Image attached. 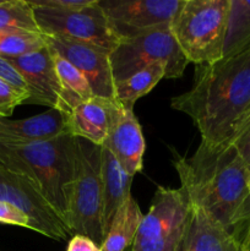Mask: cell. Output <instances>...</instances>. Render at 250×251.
<instances>
[{
    "label": "cell",
    "instance_id": "1",
    "mask_svg": "<svg viewBox=\"0 0 250 251\" xmlns=\"http://www.w3.org/2000/svg\"><path fill=\"white\" fill-rule=\"evenodd\" d=\"M208 147L228 146L250 114V48L212 64L196 65L190 90L172 98Z\"/></svg>",
    "mask_w": 250,
    "mask_h": 251
},
{
    "label": "cell",
    "instance_id": "2",
    "mask_svg": "<svg viewBox=\"0 0 250 251\" xmlns=\"http://www.w3.org/2000/svg\"><path fill=\"white\" fill-rule=\"evenodd\" d=\"M180 186L225 230L238 237L250 221V172L234 146L199 145L190 158L173 161Z\"/></svg>",
    "mask_w": 250,
    "mask_h": 251
},
{
    "label": "cell",
    "instance_id": "3",
    "mask_svg": "<svg viewBox=\"0 0 250 251\" xmlns=\"http://www.w3.org/2000/svg\"><path fill=\"white\" fill-rule=\"evenodd\" d=\"M0 166L28 179L66 226L75 168V137L42 141L0 140Z\"/></svg>",
    "mask_w": 250,
    "mask_h": 251
},
{
    "label": "cell",
    "instance_id": "4",
    "mask_svg": "<svg viewBox=\"0 0 250 251\" xmlns=\"http://www.w3.org/2000/svg\"><path fill=\"white\" fill-rule=\"evenodd\" d=\"M230 0H184L171 29L189 64L202 65L223 58Z\"/></svg>",
    "mask_w": 250,
    "mask_h": 251
},
{
    "label": "cell",
    "instance_id": "5",
    "mask_svg": "<svg viewBox=\"0 0 250 251\" xmlns=\"http://www.w3.org/2000/svg\"><path fill=\"white\" fill-rule=\"evenodd\" d=\"M66 227L71 235H83L102 245L103 183L100 146L75 137V168L69 196Z\"/></svg>",
    "mask_w": 250,
    "mask_h": 251
},
{
    "label": "cell",
    "instance_id": "6",
    "mask_svg": "<svg viewBox=\"0 0 250 251\" xmlns=\"http://www.w3.org/2000/svg\"><path fill=\"white\" fill-rule=\"evenodd\" d=\"M159 61L167 65L166 78H180L189 65L172 33L171 24L122 38L110 53L114 83Z\"/></svg>",
    "mask_w": 250,
    "mask_h": 251
},
{
    "label": "cell",
    "instance_id": "7",
    "mask_svg": "<svg viewBox=\"0 0 250 251\" xmlns=\"http://www.w3.org/2000/svg\"><path fill=\"white\" fill-rule=\"evenodd\" d=\"M190 215V201L183 186H158L141 221L131 251H176Z\"/></svg>",
    "mask_w": 250,
    "mask_h": 251
},
{
    "label": "cell",
    "instance_id": "8",
    "mask_svg": "<svg viewBox=\"0 0 250 251\" xmlns=\"http://www.w3.org/2000/svg\"><path fill=\"white\" fill-rule=\"evenodd\" d=\"M95 4L81 10H59L43 6L33 7L39 29L46 36H63L95 44L113 51L122 38L113 28L108 17Z\"/></svg>",
    "mask_w": 250,
    "mask_h": 251
},
{
    "label": "cell",
    "instance_id": "9",
    "mask_svg": "<svg viewBox=\"0 0 250 251\" xmlns=\"http://www.w3.org/2000/svg\"><path fill=\"white\" fill-rule=\"evenodd\" d=\"M0 201L21 208L32 223V230L54 240H66L71 233L58 213L27 178L0 166Z\"/></svg>",
    "mask_w": 250,
    "mask_h": 251
},
{
    "label": "cell",
    "instance_id": "10",
    "mask_svg": "<svg viewBox=\"0 0 250 251\" xmlns=\"http://www.w3.org/2000/svg\"><path fill=\"white\" fill-rule=\"evenodd\" d=\"M184 0H100L98 5L120 38L168 25Z\"/></svg>",
    "mask_w": 250,
    "mask_h": 251
},
{
    "label": "cell",
    "instance_id": "11",
    "mask_svg": "<svg viewBox=\"0 0 250 251\" xmlns=\"http://www.w3.org/2000/svg\"><path fill=\"white\" fill-rule=\"evenodd\" d=\"M47 46L82 73L95 96L115 100L110 53L102 47L63 36H46Z\"/></svg>",
    "mask_w": 250,
    "mask_h": 251
},
{
    "label": "cell",
    "instance_id": "12",
    "mask_svg": "<svg viewBox=\"0 0 250 251\" xmlns=\"http://www.w3.org/2000/svg\"><path fill=\"white\" fill-rule=\"evenodd\" d=\"M21 75L28 90L25 104L44 105L69 115L63 90L54 65L53 55L47 46L42 50L16 58H5Z\"/></svg>",
    "mask_w": 250,
    "mask_h": 251
},
{
    "label": "cell",
    "instance_id": "13",
    "mask_svg": "<svg viewBox=\"0 0 250 251\" xmlns=\"http://www.w3.org/2000/svg\"><path fill=\"white\" fill-rule=\"evenodd\" d=\"M120 110L117 100L95 96L74 108L65 117L69 135L103 146Z\"/></svg>",
    "mask_w": 250,
    "mask_h": 251
},
{
    "label": "cell",
    "instance_id": "14",
    "mask_svg": "<svg viewBox=\"0 0 250 251\" xmlns=\"http://www.w3.org/2000/svg\"><path fill=\"white\" fill-rule=\"evenodd\" d=\"M188 196V227L176 251H242L239 238L218 225L196 199Z\"/></svg>",
    "mask_w": 250,
    "mask_h": 251
},
{
    "label": "cell",
    "instance_id": "15",
    "mask_svg": "<svg viewBox=\"0 0 250 251\" xmlns=\"http://www.w3.org/2000/svg\"><path fill=\"white\" fill-rule=\"evenodd\" d=\"M103 146L112 152L127 174L135 176L142 172L146 142L134 110L120 105L117 119Z\"/></svg>",
    "mask_w": 250,
    "mask_h": 251
},
{
    "label": "cell",
    "instance_id": "16",
    "mask_svg": "<svg viewBox=\"0 0 250 251\" xmlns=\"http://www.w3.org/2000/svg\"><path fill=\"white\" fill-rule=\"evenodd\" d=\"M68 134L65 115L56 109L24 119L0 118V140L4 141H42Z\"/></svg>",
    "mask_w": 250,
    "mask_h": 251
},
{
    "label": "cell",
    "instance_id": "17",
    "mask_svg": "<svg viewBox=\"0 0 250 251\" xmlns=\"http://www.w3.org/2000/svg\"><path fill=\"white\" fill-rule=\"evenodd\" d=\"M100 169L103 183V229L107 234L115 213L131 196L134 176L123 169L112 152L100 146Z\"/></svg>",
    "mask_w": 250,
    "mask_h": 251
},
{
    "label": "cell",
    "instance_id": "18",
    "mask_svg": "<svg viewBox=\"0 0 250 251\" xmlns=\"http://www.w3.org/2000/svg\"><path fill=\"white\" fill-rule=\"evenodd\" d=\"M142 218L144 213L141 212L139 203L130 196L115 213L103 244L100 245V250L125 251L131 247Z\"/></svg>",
    "mask_w": 250,
    "mask_h": 251
},
{
    "label": "cell",
    "instance_id": "19",
    "mask_svg": "<svg viewBox=\"0 0 250 251\" xmlns=\"http://www.w3.org/2000/svg\"><path fill=\"white\" fill-rule=\"evenodd\" d=\"M167 65L162 61L132 74L122 82L115 83V100L125 109L134 110L137 100L151 92L157 83L166 78Z\"/></svg>",
    "mask_w": 250,
    "mask_h": 251
},
{
    "label": "cell",
    "instance_id": "20",
    "mask_svg": "<svg viewBox=\"0 0 250 251\" xmlns=\"http://www.w3.org/2000/svg\"><path fill=\"white\" fill-rule=\"evenodd\" d=\"M250 48V0H230L223 58H230Z\"/></svg>",
    "mask_w": 250,
    "mask_h": 251
},
{
    "label": "cell",
    "instance_id": "21",
    "mask_svg": "<svg viewBox=\"0 0 250 251\" xmlns=\"http://www.w3.org/2000/svg\"><path fill=\"white\" fill-rule=\"evenodd\" d=\"M49 49L53 55L54 65H55L61 90H63L64 100L68 105L69 112H71L78 104L95 97V93L81 71H78L73 64L69 63L63 56L55 53L53 49Z\"/></svg>",
    "mask_w": 250,
    "mask_h": 251
},
{
    "label": "cell",
    "instance_id": "22",
    "mask_svg": "<svg viewBox=\"0 0 250 251\" xmlns=\"http://www.w3.org/2000/svg\"><path fill=\"white\" fill-rule=\"evenodd\" d=\"M47 47L46 34L42 32L24 29L0 31V55L4 58H16L36 53Z\"/></svg>",
    "mask_w": 250,
    "mask_h": 251
},
{
    "label": "cell",
    "instance_id": "23",
    "mask_svg": "<svg viewBox=\"0 0 250 251\" xmlns=\"http://www.w3.org/2000/svg\"><path fill=\"white\" fill-rule=\"evenodd\" d=\"M4 29L41 32L27 0H0V31Z\"/></svg>",
    "mask_w": 250,
    "mask_h": 251
},
{
    "label": "cell",
    "instance_id": "24",
    "mask_svg": "<svg viewBox=\"0 0 250 251\" xmlns=\"http://www.w3.org/2000/svg\"><path fill=\"white\" fill-rule=\"evenodd\" d=\"M28 95L16 90L0 78V118H9L17 105L25 104Z\"/></svg>",
    "mask_w": 250,
    "mask_h": 251
},
{
    "label": "cell",
    "instance_id": "25",
    "mask_svg": "<svg viewBox=\"0 0 250 251\" xmlns=\"http://www.w3.org/2000/svg\"><path fill=\"white\" fill-rule=\"evenodd\" d=\"M0 223L16 227L27 228L32 230L31 218L17 206L0 201Z\"/></svg>",
    "mask_w": 250,
    "mask_h": 251
},
{
    "label": "cell",
    "instance_id": "26",
    "mask_svg": "<svg viewBox=\"0 0 250 251\" xmlns=\"http://www.w3.org/2000/svg\"><path fill=\"white\" fill-rule=\"evenodd\" d=\"M32 6L59 10H81L95 4L96 0H27Z\"/></svg>",
    "mask_w": 250,
    "mask_h": 251
},
{
    "label": "cell",
    "instance_id": "27",
    "mask_svg": "<svg viewBox=\"0 0 250 251\" xmlns=\"http://www.w3.org/2000/svg\"><path fill=\"white\" fill-rule=\"evenodd\" d=\"M0 78L9 83V85H11L16 90L28 95V90H27L26 82L24 81V78L15 70L14 66L1 55H0Z\"/></svg>",
    "mask_w": 250,
    "mask_h": 251
},
{
    "label": "cell",
    "instance_id": "28",
    "mask_svg": "<svg viewBox=\"0 0 250 251\" xmlns=\"http://www.w3.org/2000/svg\"><path fill=\"white\" fill-rule=\"evenodd\" d=\"M230 145L234 146V149L239 153L240 158L243 159V162L250 172V126L247 130H244L239 136L235 137L230 142Z\"/></svg>",
    "mask_w": 250,
    "mask_h": 251
},
{
    "label": "cell",
    "instance_id": "29",
    "mask_svg": "<svg viewBox=\"0 0 250 251\" xmlns=\"http://www.w3.org/2000/svg\"><path fill=\"white\" fill-rule=\"evenodd\" d=\"M66 251H102L100 245L96 244L92 239L83 235H74L70 239Z\"/></svg>",
    "mask_w": 250,
    "mask_h": 251
},
{
    "label": "cell",
    "instance_id": "30",
    "mask_svg": "<svg viewBox=\"0 0 250 251\" xmlns=\"http://www.w3.org/2000/svg\"><path fill=\"white\" fill-rule=\"evenodd\" d=\"M242 245V251H250V221H249V225H248V229L247 233H245V237L244 239L242 240L240 243Z\"/></svg>",
    "mask_w": 250,
    "mask_h": 251
},
{
    "label": "cell",
    "instance_id": "31",
    "mask_svg": "<svg viewBox=\"0 0 250 251\" xmlns=\"http://www.w3.org/2000/svg\"><path fill=\"white\" fill-rule=\"evenodd\" d=\"M249 126H250V114H249V117H248L247 119L244 120V123H243V124L240 125V127H239V129H238L237 134L234 135V137H233V139H232V141H233V140L235 139V137H237V136H239V135L242 134V132L244 131V130H247L248 127H249ZM232 141H230V142H232ZM229 145H230V144H229Z\"/></svg>",
    "mask_w": 250,
    "mask_h": 251
}]
</instances>
